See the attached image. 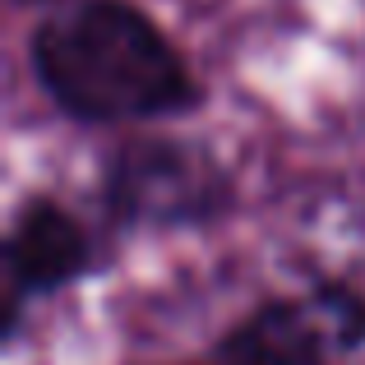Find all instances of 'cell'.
I'll list each match as a JSON object with an SVG mask.
<instances>
[{"instance_id":"1","label":"cell","mask_w":365,"mask_h":365,"mask_svg":"<svg viewBox=\"0 0 365 365\" xmlns=\"http://www.w3.org/2000/svg\"><path fill=\"white\" fill-rule=\"evenodd\" d=\"M33 70L79 120H148L195 107L199 88L176 46L125 0H74L33 33Z\"/></svg>"},{"instance_id":"3","label":"cell","mask_w":365,"mask_h":365,"mask_svg":"<svg viewBox=\"0 0 365 365\" xmlns=\"http://www.w3.org/2000/svg\"><path fill=\"white\" fill-rule=\"evenodd\" d=\"M93 268V241L61 204L28 199L5 241V338H14L28 296H51Z\"/></svg>"},{"instance_id":"4","label":"cell","mask_w":365,"mask_h":365,"mask_svg":"<svg viewBox=\"0 0 365 365\" xmlns=\"http://www.w3.org/2000/svg\"><path fill=\"white\" fill-rule=\"evenodd\" d=\"M333 351L314 301H264L217 342V365H329Z\"/></svg>"},{"instance_id":"2","label":"cell","mask_w":365,"mask_h":365,"mask_svg":"<svg viewBox=\"0 0 365 365\" xmlns=\"http://www.w3.org/2000/svg\"><path fill=\"white\" fill-rule=\"evenodd\" d=\"M102 199L120 227H204L232 199V180L199 143L134 139L111 153Z\"/></svg>"},{"instance_id":"5","label":"cell","mask_w":365,"mask_h":365,"mask_svg":"<svg viewBox=\"0 0 365 365\" xmlns=\"http://www.w3.org/2000/svg\"><path fill=\"white\" fill-rule=\"evenodd\" d=\"M314 310H319L324 329H329L338 351H356L365 347V296L347 282H319L310 292Z\"/></svg>"}]
</instances>
